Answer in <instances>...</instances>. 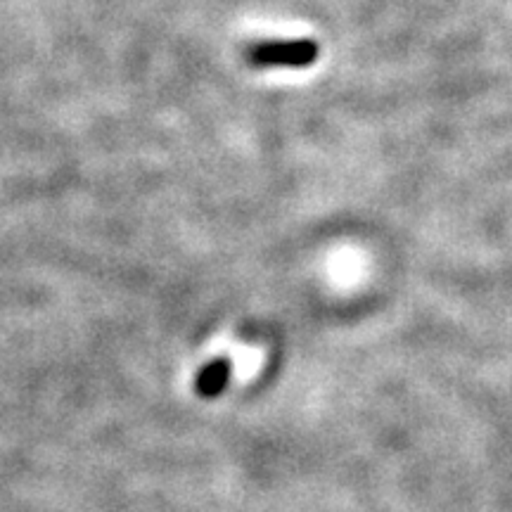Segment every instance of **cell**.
I'll return each instance as SVG.
<instances>
[{
	"mask_svg": "<svg viewBox=\"0 0 512 512\" xmlns=\"http://www.w3.org/2000/svg\"><path fill=\"white\" fill-rule=\"evenodd\" d=\"M320 48L313 38H294V41H264L249 48L247 60L256 67H287L304 69L318 60Z\"/></svg>",
	"mask_w": 512,
	"mask_h": 512,
	"instance_id": "6da1fadb",
	"label": "cell"
},
{
	"mask_svg": "<svg viewBox=\"0 0 512 512\" xmlns=\"http://www.w3.org/2000/svg\"><path fill=\"white\" fill-rule=\"evenodd\" d=\"M230 375H233V361L230 356H216L209 361L195 377V394L202 399H219L228 389Z\"/></svg>",
	"mask_w": 512,
	"mask_h": 512,
	"instance_id": "7a4b0ae2",
	"label": "cell"
}]
</instances>
